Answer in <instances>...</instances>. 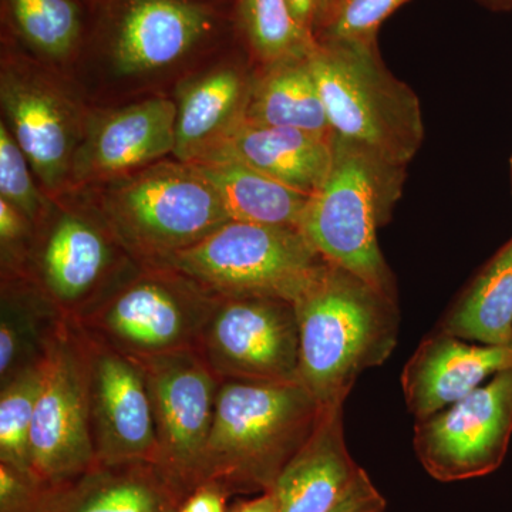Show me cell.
<instances>
[{"label": "cell", "mask_w": 512, "mask_h": 512, "mask_svg": "<svg viewBox=\"0 0 512 512\" xmlns=\"http://www.w3.org/2000/svg\"><path fill=\"white\" fill-rule=\"evenodd\" d=\"M483 8L491 12H511L512 0H476Z\"/></svg>", "instance_id": "obj_37"}, {"label": "cell", "mask_w": 512, "mask_h": 512, "mask_svg": "<svg viewBox=\"0 0 512 512\" xmlns=\"http://www.w3.org/2000/svg\"><path fill=\"white\" fill-rule=\"evenodd\" d=\"M32 167L6 123L0 124V198L18 208L35 227L52 214V205L37 188Z\"/></svg>", "instance_id": "obj_29"}, {"label": "cell", "mask_w": 512, "mask_h": 512, "mask_svg": "<svg viewBox=\"0 0 512 512\" xmlns=\"http://www.w3.org/2000/svg\"><path fill=\"white\" fill-rule=\"evenodd\" d=\"M437 329L484 345L512 343V237L471 279Z\"/></svg>", "instance_id": "obj_24"}, {"label": "cell", "mask_w": 512, "mask_h": 512, "mask_svg": "<svg viewBox=\"0 0 512 512\" xmlns=\"http://www.w3.org/2000/svg\"><path fill=\"white\" fill-rule=\"evenodd\" d=\"M239 16L249 46L262 66L308 55L318 46L293 16L288 0H239Z\"/></svg>", "instance_id": "obj_26"}, {"label": "cell", "mask_w": 512, "mask_h": 512, "mask_svg": "<svg viewBox=\"0 0 512 512\" xmlns=\"http://www.w3.org/2000/svg\"><path fill=\"white\" fill-rule=\"evenodd\" d=\"M407 0H339L318 43L375 45L380 25Z\"/></svg>", "instance_id": "obj_30"}, {"label": "cell", "mask_w": 512, "mask_h": 512, "mask_svg": "<svg viewBox=\"0 0 512 512\" xmlns=\"http://www.w3.org/2000/svg\"><path fill=\"white\" fill-rule=\"evenodd\" d=\"M322 407L301 382L224 380L201 470V484L231 493L274 490L305 446ZM200 484V485H201Z\"/></svg>", "instance_id": "obj_2"}, {"label": "cell", "mask_w": 512, "mask_h": 512, "mask_svg": "<svg viewBox=\"0 0 512 512\" xmlns=\"http://www.w3.org/2000/svg\"><path fill=\"white\" fill-rule=\"evenodd\" d=\"M512 369L510 345H484L436 329L407 360L402 387L407 409L427 419L464 399L488 377Z\"/></svg>", "instance_id": "obj_16"}, {"label": "cell", "mask_w": 512, "mask_h": 512, "mask_svg": "<svg viewBox=\"0 0 512 512\" xmlns=\"http://www.w3.org/2000/svg\"><path fill=\"white\" fill-rule=\"evenodd\" d=\"M60 488L30 471L0 463V512H50Z\"/></svg>", "instance_id": "obj_32"}, {"label": "cell", "mask_w": 512, "mask_h": 512, "mask_svg": "<svg viewBox=\"0 0 512 512\" xmlns=\"http://www.w3.org/2000/svg\"><path fill=\"white\" fill-rule=\"evenodd\" d=\"M0 101L10 133L49 192L72 181L86 126L76 104L39 73L3 67Z\"/></svg>", "instance_id": "obj_14"}, {"label": "cell", "mask_w": 512, "mask_h": 512, "mask_svg": "<svg viewBox=\"0 0 512 512\" xmlns=\"http://www.w3.org/2000/svg\"><path fill=\"white\" fill-rule=\"evenodd\" d=\"M311 66L333 137L407 167L424 140L419 96L375 45L318 43Z\"/></svg>", "instance_id": "obj_4"}, {"label": "cell", "mask_w": 512, "mask_h": 512, "mask_svg": "<svg viewBox=\"0 0 512 512\" xmlns=\"http://www.w3.org/2000/svg\"><path fill=\"white\" fill-rule=\"evenodd\" d=\"M138 265L99 212L63 208L36 228L26 279L64 319L79 320Z\"/></svg>", "instance_id": "obj_8"}, {"label": "cell", "mask_w": 512, "mask_h": 512, "mask_svg": "<svg viewBox=\"0 0 512 512\" xmlns=\"http://www.w3.org/2000/svg\"><path fill=\"white\" fill-rule=\"evenodd\" d=\"M198 352L222 382H299L295 305L265 296L218 298Z\"/></svg>", "instance_id": "obj_10"}, {"label": "cell", "mask_w": 512, "mask_h": 512, "mask_svg": "<svg viewBox=\"0 0 512 512\" xmlns=\"http://www.w3.org/2000/svg\"><path fill=\"white\" fill-rule=\"evenodd\" d=\"M311 53L262 66L261 72L252 77L244 123L295 128L333 138L313 74Z\"/></svg>", "instance_id": "obj_22"}, {"label": "cell", "mask_w": 512, "mask_h": 512, "mask_svg": "<svg viewBox=\"0 0 512 512\" xmlns=\"http://www.w3.org/2000/svg\"><path fill=\"white\" fill-rule=\"evenodd\" d=\"M234 160L306 195L319 190L333 163V138L295 128L242 123L200 163ZM198 164V163H195Z\"/></svg>", "instance_id": "obj_19"}, {"label": "cell", "mask_w": 512, "mask_h": 512, "mask_svg": "<svg viewBox=\"0 0 512 512\" xmlns=\"http://www.w3.org/2000/svg\"><path fill=\"white\" fill-rule=\"evenodd\" d=\"M177 103L154 97L87 123L72 180H117L174 153Z\"/></svg>", "instance_id": "obj_15"}, {"label": "cell", "mask_w": 512, "mask_h": 512, "mask_svg": "<svg viewBox=\"0 0 512 512\" xmlns=\"http://www.w3.org/2000/svg\"><path fill=\"white\" fill-rule=\"evenodd\" d=\"M229 512H276V498L274 491H266L251 501L238 504Z\"/></svg>", "instance_id": "obj_36"}, {"label": "cell", "mask_w": 512, "mask_h": 512, "mask_svg": "<svg viewBox=\"0 0 512 512\" xmlns=\"http://www.w3.org/2000/svg\"><path fill=\"white\" fill-rule=\"evenodd\" d=\"M218 298L167 265H138L86 315L93 338L140 362L200 348Z\"/></svg>", "instance_id": "obj_6"}, {"label": "cell", "mask_w": 512, "mask_h": 512, "mask_svg": "<svg viewBox=\"0 0 512 512\" xmlns=\"http://www.w3.org/2000/svg\"><path fill=\"white\" fill-rule=\"evenodd\" d=\"M220 195L229 220L299 229L311 195L234 160L191 164Z\"/></svg>", "instance_id": "obj_23"}, {"label": "cell", "mask_w": 512, "mask_h": 512, "mask_svg": "<svg viewBox=\"0 0 512 512\" xmlns=\"http://www.w3.org/2000/svg\"><path fill=\"white\" fill-rule=\"evenodd\" d=\"M252 77L220 67L185 83L177 101L173 156L200 163L244 123Z\"/></svg>", "instance_id": "obj_20"}, {"label": "cell", "mask_w": 512, "mask_h": 512, "mask_svg": "<svg viewBox=\"0 0 512 512\" xmlns=\"http://www.w3.org/2000/svg\"><path fill=\"white\" fill-rule=\"evenodd\" d=\"M510 183H511V192H512V154L510 157Z\"/></svg>", "instance_id": "obj_38"}, {"label": "cell", "mask_w": 512, "mask_h": 512, "mask_svg": "<svg viewBox=\"0 0 512 512\" xmlns=\"http://www.w3.org/2000/svg\"><path fill=\"white\" fill-rule=\"evenodd\" d=\"M99 214L141 265H161L229 220L220 195L191 164L158 161L117 178Z\"/></svg>", "instance_id": "obj_5"}, {"label": "cell", "mask_w": 512, "mask_h": 512, "mask_svg": "<svg viewBox=\"0 0 512 512\" xmlns=\"http://www.w3.org/2000/svg\"><path fill=\"white\" fill-rule=\"evenodd\" d=\"M185 497L156 463H97L60 488L50 512H175Z\"/></svg>", "instance_id": "obj_21"}, {"label": "cell", "mask_w": 512, "mask_h": 512, "mask_svg": "<svg viewBox=\"0 0 512 512\" xmlns=\"http://www.w3.org/2000/svg\"><path fill=\"white\" fill-rule=\"evenodd\" d=\"M227 497L228 494L218 485L204 483L192 490L175 512H227Z\"/></svg>", "instance_id": "obj_35"}, {"label": "cell", "mask_w": 512, "mask_h": 512, "mask_svg": "<svg viewBox=\"0 0 512 512\" xmlns=\"http://www.w3.org/2000/svg\"><path fill=\"white\" fill-rule=\"evenodd\" d=\"M386 500L365 470H360L348 493L332 512H384Z\"/></svg>", "instance_id": "obj_33"}, {"label": "cell", "mask_w": 512, "mask_h": 512, "mask_svg": "<svg viewBox=\"0 0 512 512\" xmlns=\"http://www.w3.org/2000/svg\"><path fill=\"white\" fill-rule=\"evenodd\" d=\"M360 470L346 446L343 407L322 409L312 436L276 481V512H332Z\"/></svg>", "instance_id": "obj_18"}, {"label": "cell", "mask_w": 512, "mask_h": 512, "mask_svg": "<svg viewBox=\"0 0 512 512\" xmlns=\"http://www.w3.org/2000/svg\"><path fill=\"white\" fill-rule=\"evenodd\" d=\"M35 238L36 227L29 218L0 198L2 281L26 279Z\"/></svg>", "instance_id": "obj_31"}, {"label": "cell", "mask_w": 512, "mask_h": 512, "mask_svg": "<svg viewBox=\"0 0 512 512\" xmlns=\"http://www.w3.org/2000/svg\"><path fill=\"white\" fill-rule=\"evenodd\" d=\"M293 305L299 325V382L322 409L343 407L359 376L382 366L396 348L397 302L326 262Z\"/></svg>", "instance_id": "obj_1"}, {"label": "cell", "mask_w": 512, "mask_h": 512, "mask_svg": "<svg viewBox=\"0 0 512 512\" xmlns=\"http://www.w3.org/2000/svg\"><path fill=\"white\" fill-rule=\"evenodd\" d=\"M77 328L86 357L97 463L147 461L160 466L156 421L140 365Z\"/></svg>", "instance_id": "obj_13"}, {"label": "cell", "mask_w": 512, "mask_h": 512, "mask_svg": "<svg viewBox=\"0 0 512 512\" xmlns=\"http://www.w3.org/2000/svg\"><path fill=\"white\" fill-rule=\"evenodd\" d=\"M30 470L63 487L97 464L82 335L66 320L43 359V379L29 436Z\"/></svg>", "instance_id": "obj_9"}, {"label": "cell", "mask_w": 512, "mask_h": 512, "mask_svg": "<svg viewBox=\"0 0 512 512\" xmlns=\"http://www.w3.org/2000/svg\"><path fill=\"white\" fill-rule=\"evenodd\" d=\"M293 16L306 33L318 42L339 0H288Z\"/></svg>", "instance_id": "obj_34"}, {"label": "cell", "mask_w": 512, "mask_h": 512, "mask_svg": "<svg viewBox=\"0 0 512 512\" xmlns=\"http://www.w3.org/2000/svg\"><path fill=\"white\" fill-rule=\"evenodd\" d=\"M208 29V13L188 0H130L114 40V66L124 76L164 69Z\"/></svg>", "instance_id": "obj_17"}, {"label": "cell", "mask_w": 512, "mask_h": 512, "mask_svg": "<svg viewBox=\"0 0 512 512\" xmlns=\"http://www.w3.org/2000/svg\"><path fill=\"white\" fill-rule=\"evenodd\" d=\"M66 320L29 279L2 281L0 383L42 363Z\"/></svg>", "instance_id": "obj_25"}, {"label": "cell", "mask_w": 512, "mask_h": 512, "mask_svg": "<svg viewBox=\"0 0 512 512\" xmlns=\"http://www.w3.org/2000/svg\"><path fill=\"white\" fill-rule=\"evenodd\" d=\"M407 167L333 137L328 178L309 197L299 231L338 265L397 302L396 282L377 241L402 198Z\"/></svg>", "instance_id": "obj_3"}, {"label": "cell", "mask_w": 512, "mask_h": 512, "mask_svg": "<svg viewBox=\"0 0 512 512\" xmlns=\"http://www.w3.org/2000/svg\"><path fill=\"white\" fill-rule=\"evenodd\" d=\"M137 363L150 392L160 466L188 495L201 484L205 448L222 380L198 350Z\"/></svg>", "instance_id": "obj_12"}, {"label": "cell", "mask_w": 512, "mask_h": 512, "mask_svg": "<svg viewBox=\"0 0 512 512\" xmlns=\"http://www.w3.org/2000/svg\"><path fill=\"white\" fill-rule=\"evenodd\" d=\"M326 262L299 229L228 221L161 265L215 298L265 296L295 302Z\"/></svg>", "instance_id": "obj_7"}, {"label": "cell", "mask_w": 512, "mask_h": 512, "mask_svg": "<svg viewBox=\"0 0 512 512\" xmlns=\"http://www.w3.org/2000/svg\"><path fill=\"white\" fill-rule=\"evenodd\" d=\"M43 379V362L0 383V463L30 471L29 436Z\"/></svg>", "instance_id": "obj_27"}, {"label": "cell", "mask_w": 512, "mask_h": 512, "mask_svg": "<svg viewBox=\"0 0 512 512\" xmlns=\"http://www.w3.org/2000/svg\"><path fill=\"white\" fill-rule=\"evenodd\" d=\"M19 32L37 52L63 59L80 33L79 9L72 0H9Z\"/></svg>", "instance_id": "obj_28"}, {"label": "cell", "mask_w": 512, "mask_h": 512, "mask_svg": "<svg viewBox=\"0 0 512 512\" xmlns=\"http://www.w3.org/2000/svg\"><path fill=\"white\" fill-rule=\"evenodd\" d=\"M512 437V369L414 427L417 458L434 480L456 483L494 473Z\"/></svg>", "instance_id": "obj_11"}]
</instances>
